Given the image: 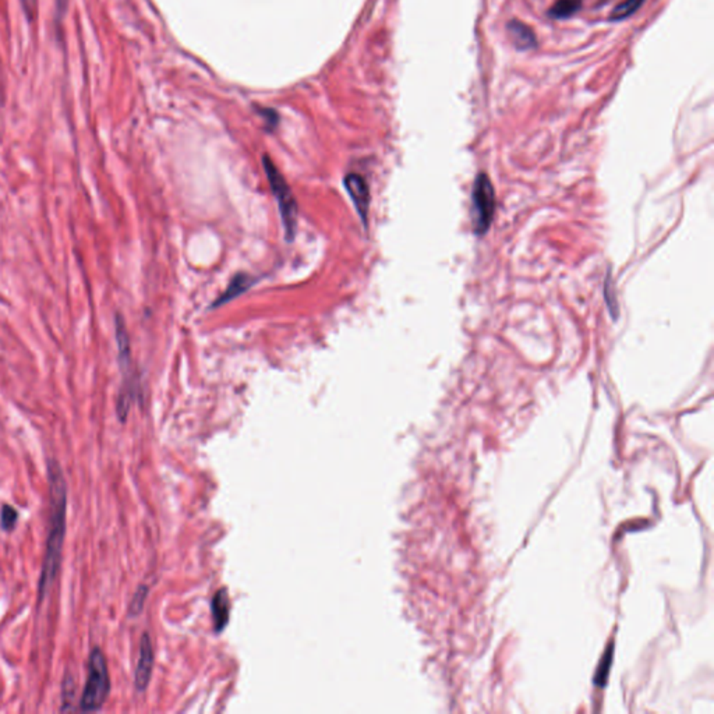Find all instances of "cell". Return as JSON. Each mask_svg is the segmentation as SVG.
<instances>
[{
    "mask_svg": "<svg viewBox=\"0 0 714 714\" xmlns=\"http://www.w3.org/2000/svg\"><path fill=\"white\" fill-rule=\"evenodd\" d=\"M254 282H256V279L249 274H245V272L237 274L236 276H233V279L227 285L226 290L212 303V308H215L218 306H223L227 301H232L233 299H236L237 296L243 294L253 286Z\"/></svg>",
    "mask_w": 714,
    "mask_h": 714,
    "instance_id": "ba28073f",
    "label": "cell"
},
{
    "mask_svg": "<svg viewBox=\"0 0 714 714\" xmlns=\"http://www.w3.org/2000/svg\"><path fill=\"white\" fill-rule=\"evenodd\" d=\"M116 328V342L119 350V367L123 374V385L118 400V415L122 422L126 420L127 413L130 411V405L133 401L134 388H133V377H131V349H130V338L127 334V328L124 324L123 317L120 314L115 319Z\"/></svg>",
    "mask_w": 714,
    "mask_h": 714,
    "instance_id": "277c9868",
    "label": "cell"
},
{
    "mask_svg": "<svg viewBox=\"0 0 714 714\" xmlns=\"http://www.w3.org/2000/svg\"><path fill=\"white\" fill-rule=\"evenodd\" d=\"M496 211V191L486 173L478 175L471 191V222L476 234L487 233Z\"/></svg>",
    "mask_w": 714,
    "mask_h": 714,
    "instance_id": "5b68a950",
    "label": "cell"
},
{
    "mask_svg": "<svg viewBox=\"0 0 714 714\" xmlns=\"http://www.w3.org/2000/svg\"><path fill=\"white\" fill-rule=\"evenodd\" d=\"M20 3H21V8H23V12H24L26 17L30 21H32L37 17L38 0H20Z\"/></svg>",
    "mask_w": 714,
    "mask_h": 714,
    "instance_id": "7c38bea8",
    "label": "cell"
},
{
    "mask_svg": "<svg viewBox=\"0 0 714 714\" xmlns=\"http://www.w3.org/2000/svg\"><path fill=\"white\" fill-rule=\"evenodd\" d=\"M212 618H214V625H215V630L216 632H220L225 629L227 621H229V611H230V605H229V597H227V593L225 589L219 590L214 599H212Z\"/></svg>",
    "mask_w": 714,
    "mask_h": 714,
    "instance_id": "9c48e42d",
    "label": "cell"
},
{
    "mask_svg": "<svg viewBox=\"0 0 714 714\" xmlns=\"http://www.w3.org/2000/svg\"><path fill=\"white\" fill-rule=\"evenodd\" d=\"M263 165H264L267 178H268L271 190L278 203L286 241L292 242L296 234V227H297V203L294 200V196H293L286 179L282 176V173L278 171V168L274 165V162L270 160L268 156H264Z\"/></svg>",
    "mask_w": 714,
    "mask_h": 714,
    "instance_id": "3957f363",
    "label": "cell"
},
{
    "mask_svg": "<svg viewBox=\"0 0 714 714\" xmlns=\"http://www.w3.org/2000/svg\"><path fill=\"white\" fill-rule=\"evenodd\" d=\"M148 596V588L147 586H140L137 589V592L134 593V597L130 603V615H138L142 608H144V603H145V599Z\"/></svg>",
    "mask_w": 714,
    "mask_h": 714,
    "instance_id": "8fae6325",
    "label": "cell"
},
{
    "mask_svg": "<svg viewBox=\"0 0 714 714\" xmlns=\"http://www.w3.org/2000/svg\"><path fill=\"white\" fill-rule=\"evenodd\" d=\"M344 186L361 219L364 226H367L368 208H370V189L367 182L357 173H349L344 179Z\"/></svg>",
    "mask_w": 714,
    "mask_h": 714,
    "instance_id": "8992f818",
    "label": "cell"
},
{
    "mask_svg": "<svg viewBox=\"0 0 714 714\" xmlns=\"http://www.w3.org/2000/svg\"><path fill=\"white\" fill-rule=\"evenodd\" d=\"M19 520V512L12 507L5 504L0 511V527L5 532H12Z\"/></svg>",
    "mask_w": 714,
    "mask_h": 714,
    "instance_id": "30bf717a",
    "label": "cell"
},
{
    "mask_svg": "<svg viewBox=\"0 0 714 714\" xmlns=\"http://www.w3.org/2000/svg\"><path fill=\"white\" fill-rule=\"evenodd\" d=\"M153 668V649L149 639V635L144 633L140 642V655L134 674V685L138 692H144L148 688Z\"/></svg>",
    "mask_w": 714,
    "mask_h": 714,
    "instance_id": "52a82bcc",
    "label": "cell"
},
{
    "mask_svg": "<svg viewBox=\"0 0 714 714\" xmlns=\"http://www.w3.org/2000/svg\"><path fill=\"white\" fill-rule=\"evenodd\" d=\"M48 483H49V527L45 545V557L39 578V599L42 600L52 588L62 564V551L66 534V508L67 487L57 460L48 459Z\"/></svg>",
    "mask_w": 714,
    "mask_h": 714,
    "instance_id": "6da1fadb",
    "label": "cell"
},
{
    "mask_svg": "<svg viewBox=\"0 0 714 714\" xmlns=\"http://www.w3.org/2000/svg\"><path fill=\"white\" fill-rule=\"evenodd\" d=\"M111 692V678L105 656L100 648H94L88 657V677L80 699L82 711H98L102 708Z\"/></svg>",
    "mask_w": 714,
    "mask_h": 714,
    "instance_id": "7a4b0ae2",
    "label": "cell"
}]
</instances>
